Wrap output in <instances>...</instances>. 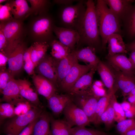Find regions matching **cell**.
Listing matches in <instances>:
<instances>
[{"label": "cell", "mask_w": 135, "mask_h": 135, "mask_svg": "<svg viewBox=\"0 0 135 135\" xmlns=\"http://www.w3.org/2000/svg\"><path fill=\"white\" fill-rule=\"evenodd\" d=\"M96 71V70L92 69L82 76L74 84L68 94L73 95L89 91L93 82V78Z\"/></svg>", "instance_id": "cell-21"}, {"label": "cell", "mask_w": 135, "mask_h": 135, "mask_svg": "<svg viewBox=\"0 0 135 135\" xmlns=\"http://www.w3.org/2000/svg\"><path fill=\"white\" fill-rule=\"evenodd\" d=\"M86 4V12L79 32L80 40L77 45H87L96 51L102 48V42L96 4L92 0H88Z\"/></svg>", "instance_id": "cell-1"}, {"label": "cell", "mask_w": 135, "mask_h": 135, "mask_svg": "<svg viewBox=\"0 0 135 135\" xmlns=\"http://www.w3.org/2000/svg\"><path fill=\"white\" fill-rule=\"evenodd\" d=\"M53 32L58 40L72 51L75 49L76 46L78 44L80 40V34L77 31L55 25Z\"/></svg>", "instance_id": "cell-11"}, {"label": "cell", "mask_w": 135, "mask_h": 135, "mask_svg": "<svg viewBox=\"0 0 135 135\" xmlns=\"http://www.w3.org/2000/svg\"><path fill=\"white\" fill-rule=\"evenodd\" d=\"M31 49L30 46L25 50L23 56L24 68L26 72L29 75H33L34 74L35 68L30 56Z\"/></svg>", "instance_id": "cell-36"}, {"label": "cell", "mask_w": 135, "mask_h": 135, "mask_svg": "<svg viewBox=\"0 0 135 135\" xmlns=\"http://www.w3.org/2000/svg\"><path fill=\"white\" fill-rule=\"evenodd\" d=\"M28 100L19 103L15 107L16 116L24 114L27 113L34 106Z\"/></svg>", "instance_id": "cell-41"}, {"label": "cell", "mask_w": 135, "mask_h": 135, "mask_svg": "<svg viewBox=\"0 0 135 135\" xmlns=\"http://www.w3.org/2000/svg\"><path fill=\"white\" fill-rule=\"evenodd\" d=\"M48 106L53 114L58 116L62 112L64 108L72 100L71 96L68 94H53L47 100Z\"/></svg>", "instance_id": "cell-18"}, {"label": "cell", "mask_w": 135, "mask_h": 135, "mask_svg": "<svg viewBox=\"0 0 135 135\" xmlns=\"http://www.w3.org/2000/svg\"><path fill=\"white\" fill-rule=\"evenodd\" d=\"M71 132L72 135H110L106 132L99 130L78 126L72 128Z\"/></svg>", "instance_id": "cell-35"}, {"label": "cell", "mask_w": 135, "mask_h": 135, "mask_svg": "<svg viewBox=\"0 0 135 135\" xmlns=\"http://www.w3.org/2000/svg\"><path fill=\"white\" fill-rule=\"evenodd\" d=\"M95 49L87 46L75 49L72 51L78 60L88 63L93 69L96 70L98 64L100 60L96 55Z\"/></svg>", "instance_id": "cell-20"}, {"label": "cell", "mask_w": 135, "mask_h": 135, "mask_svg": "<svg viewBox=\"0 0 135 135\" xmlns=\"http://www.w3.org/2000/svg\"><path fill=\"white\" fill-rule=\"evenodd\" d=\"M49 45L51 48L50 55L56 59L60 60L72 52L69 48L56 39L51 42Z\"/></svg>", "instance_id": "cell-31"}, {"label": "cell", "mask_w": 135, "mask_h": 135, "mask_svg": "<svg viewBox=\"0 0 135 135\" xmlns=\"http://www.w3.org/2000/svg\"><path fill=\"white\" fill-rule=\"evenodd\" d=\"M116 92H108L105 95L101 97L96 104L92 123L96 125L100 124V117L106 109L110 102Z\"/></svg>", "instance_id": "cell-27"}, {"label": "cell", "mask_w": 135, "mask_h": 135, "mask_svg": "<svg viewBox=\"0 0 135 135\" xmlns=\"http://www.w3.org/2000/svg\"><path fill=\"white\" fill-rule=\"evenodd\" d=\"M120 104L124 112L128 110L132 106L129 102L126 101H124Z\"/></svg>", "instance_id": "cell-50"}, {"label": "cell", "mask_w": 135, "mask_h": 135, "mask_svg": "<svg viewBox=\"0 0 135 135\" xmlns=\"http://www.w3.org/2000/svg\"><path fill=\"white\" fill-rule=\"evenodd\" d=\"M120 135H135V128L130 130Z\"/></svg>", "instance_id": "cell-52"}, {"label": "cell", "mask_w": 135, "mask_h": 135, "mask_svg": "<svg viewBox=\"0 0 135 135\" xmlns=\"http://www.w3.org/2000/svg\"><path fill=\"white\" fill-rule=\"evenodd\" d=\"M8 1V0H0V4H1V3L5 2H6Z\"/></svg>", "instance_id": "cell-53"}, {"label": "cell", "mask_w": 135, "mask_h": 135, "mask_svg": "<svg viewBox=\"0 0 135 135\" xmlns=\"http://www.w3.org/2000/svg\"><path fill=\"white\" fill-rule=\"evenodd\" d=\"M17 80L21 96L34 105L41 108L38 94L31 87L30 83L26 80L19 79Z\"/></svg>", "instance_id": "cell-24"}, {"label": "cell", "mask_w": 135, "mask_h": 135, "mask_svg": "<svg viewBox=\"0 0 135 135\" xmlns=\"http://www.w3.org/2000/svg\"><path fill=\"white\" fill-rule=\"evenodd\" d=\"M52 135H72L71 128L64 120L55 119L50 115Z\"/></svg>", "instance_id": "cell-29"}, {"label": "cell", "mask_w": 135, "mask_h": 135, "mask_svg": "<svg viewBox=\"0 0 135 135\" xmlns=\"http://www.w3.org/2000/svg\"><path fill=\"white\" fill-rule=\"evenodd\" d=\"M92 69H93L89 64H81L78 62L76 63L61 82L58 88L63 92L68 94L78 80Z\"/></svg>", "instance_id": "cell-9"}, {"label": "cell", "mask_w": 135, "mask_h": 135, "mask_svg": "<svg viewBox=\"0 0 135 135\" xmlns=\"http://www.w3.org/2000/svg\"><path fill=\"white\" fill-rule=\"evenodd\" d=\"M131 52L128 58L134 68L135 69V50Z\"/></svg>", "instance_id": "cell-49"}, {"label": "cell", "mask_w": 135, "mask_h": 135, "mask_svg": "<svg viewBox=\"0 0 135 135\" xmlns=\"http://www.w3.org/2000/svg\"><path fill=\"white\" fill-rule=\"evenodd\" d=\"M33 82L38 93L47 100L56 93L57 88L48 79L39 74H34L32 76Z\"/></svg>", "instance_id": "cell-15"}, {"label": "cell", "mask_w": 135, "mask_h": 135, "mask_svg": "<svg viewBox=\"0 0 135 135\" xmlns=\"http://www.w3.org/2000/svg\"><path fill=\"white\" fill-rule=\"evenodd\" d=\"M6 41L2 52L8 58L18 46L24 41L27 37L26 26L24 21L14 18L4 22H0Z\"/></svg>", "instance_id": "cell-4"}, {"label": "cell", "mask_w": 135, "mask_h": 135, "mask_svg": "<svg viewBox=\"0 0 135 135\" xmlns=\"http://www.w3.org/2000/svg\"><path fill=\"white\" fill-rule=\"evenodd\" d=\"M43 111L42 108L35 106L26 114L12 118L5 124L4 132L7 134L18 135L30 123L39 118Z\"/></svg>", "instance_id": "cell-6"}, {"label": "cell", "mask_w": 135, "mask_h": 135, "mask_svg": "<svg viewBox=\"0 0 135 135\" xmlns=\"http://www.w3.org/2000/svg\"><path fill=\"white\" fill-rule=\"evenodd\" d=\"M7 135H10V134H7Z\"/></svg>", "instance_id": "cell-54"}, {"label": "cell", "mask_w": 135, "mask_h": 135, "mask_svg": "<svg viewBox=\"0 0 135 135\" xmlns=\"http://www.w3.org/2000/svg\"><path fill=\"white\" fill-rule=\"evenodd\" d=\"M31 5L32 11L31 16H36L48 13L50 5L48 0H28Z\"/></svg>", "instance_id": "cell-32"}, {"label": "cell", "mask_w": 135, "mask_h": 135, "mask_svg": "<svg viewBox=\"0 0 135 135\" xmlns=\"http://www.w3.org/2000/svg\"><path fill=\"white\" fill-rule=\"evenodd\" d=\"M14 18L24 21L32 14L30 7L26 0L8 1Z\"/></svg>", "instance_id": "cell-22"}, {"label": "cell", "mask_w": 135, "mask_h": 135, "mask_svg": "<svg viewBox=\"0 0 135 135\" xmlns=\"http://www.w3.org/2000/svg\"><path fill=\"white\" fill-rule=\"evenodd\" d=\"M53 58L58 88L72 67L75 64L78 62V60L72 51L67 56L62 59L56 60Z\"/></svg>", "instance_id": "cell-12"}, {"label": "cell", "mask_w": 135, "mask_h": 135, "mask_svg": "<svg viewBox=\"0 0 135 135\" xmlns=\"http://www.w3.org/2000/svg\"><path fill=\"white\" fill-rule=\"evenodd\" d=\"M26 26L27 37L35 42H46L49 44L55 39L53 35L54 22L48 13L32 16Z\"/></svg>", "instance_id": "cell-2"}, {"label": "cell", "mask_w": 135, "mask_h": 135, "mask_svg": "<svg viewBox=\"0 0 135 135\" xmlns=\"http://www.w3.org/2000/svg\"><path fill=\"white\" fill-rule=\"evenodd\" d=\"M96 7L102 48L105 49L109 37L114 34H120V20L108 7L104 0H97Z\"/></svg>", "instance_id": "cell-3"}, {"label": "cell", "mask_w": 135, "mask_h": 135, "mask_svg": "<svg viewBox=\"0 0 135 135\" xmlns=\"http://www.w3.org/2000/svg\"><path fill=\"white\" fill-rule=\"evenodd\" d=\"M97 71L104 85L108 89V92H116L114 88L115 76L113 68L108 63L100 60L97 66Z\"/></svg>", "instance_id": "cell-17"}, {"label": "cell", "mask_w": 135, "mask_h": 135, "mask_svg": "<svg viewBox=\"0 0 135 135\" xmlns=\"http://www.w3.org/2000/svg\"><path fill=\"white\" fill-rule=\"evenodd\" d=\"M36 68L38 74L48 79L58 88V80L53 65V58L51 55L46 54Z\"/></svg>", "instance_id": "cell-16"}, {"label": "cell", "mask_w": 135, "mask_h": 135, "mask_svg": "<svg viewBox=\"0 0 135 135\" xmlns=\"http://www.w3.org/2000/svg\"><path fill=\"white\" fill-rule=\"evenodd\" d=\"M116 100L115 94L112 96L108 105L100 119V124L104 123L105 128L108 130L112 126L115 120V110L114 104Z\"/></svg>", "instance_id": "cell-30"}, {"label": "cell", "mask_w": 135, "mask_h": 135, "mask_svg": "<svg viewBox=\"0 0 135 135\" xmlns=\"http://www.w3.org/2000/svg\"><path fill=\"white\" fill-rule=\"evenodd\" d=\"M14 78L8 70H6V69H0V91L1 94L8 82Z\"/></svg>", "instance_id": "cell-40"}, {"label": "cell", "mask_w": 135, "mask_h": 135, "mask_svg": "<svg viewBox=\"0 0 135 135\" xmlns=\"http://www.w3.org/2000/svg\"><path fill=\"white\" fill-rule=\"evenodd\" d=\"M2 94L3 96L0 99V102L9 103L14 106L27 100L20 95L17 80L14 78L8 82Z\"/></svg>", "instance_id": "cell-14"}, {"label": "cell", "mask_w": 135, "mask_h": 135, "mask_svg": "<svg viewBox=\"0 0 135 135\" xmlns=\"http://www.w3.org/2000/svg\"><path fill=\"white\" fill-rule=\"evenodd\" d=\"M71 95L72 102L83 111L90 122L92 123L96 106L100 98L93 95L89 90L84 93Z\"/></svg>", "instance_id": "cell-8"}, {"label": "cell", "mask_w": 135, "mask_h": 135, "mask_svg": "<svg viewBox=\"0 0 135 135\" xmlns=\"http://www.w3.org/2000/svg\"><path fill=\"white\" fill-rule=\"evenodd\" d=\"M106 59L108 64L114 70L135 74V69L125 54L108 55Z\"/></svg>", "instance_id": "cell-19"}, {"label": "cell", "mask_w": 135, "mask_h": 135, "mask_svg": "<svg viewBox=\"0 0 135 135\" xmlns=\"http://www.w3.org/2000/svg\"><path fill=\"white\" fill-rule=\"evenodd\" d=\"M39 118L30 123L18 135H32L34 126Z\"/></svg>", "instance_id": "cell-43"}, {"label": "cell", "mask_w": 135, "mask_h": 135, "mask_svg": "<svg viewBox=\"0 0 135 135\" xmlns=\"http://www.w3.org/2000/svg\"><path fill=\"white\" fill-rule=\"evenodd\" d=\"M123 20L128 36L132 38H135V3Z\"/></svg>", "instance_id": "cell-33"}, {"label": "cell", "mask_w": 135, "mask_h": 135, "mask_svg": "<svg viewBox=\"0 0 135 135\" xmlns=\"http://www.w3.org/2000/svg\"><path fill=\"white\" fill-rule=\"evenodd\" d=\"M8 1L4 5L0 4V22H6L14 18Z\"/></svg>", "instance_id": "cell-38"}, {"label": "cell", "mask_w": 135, "mask_h": 135, "mask_svg": "<svg viewBox=\"0 0 135 135\" xmlns=\"http://www.w3.org/2000/svg\"><path fill=\"white\" fill-rule=\"evenodd\" d=\"M104 85L102 81L96 80L93 82L90 89V92L95 96L100 98L105 95V93L103 86Z\"/></svg>", "instance_id": "cell-39"}, {"label": "cell", "mask_w": 135, "mask_h": 135, "mask_svg": "<svg viewBox=\"0 0 135 135\" xmlns=\"http://www.w3.org/2000/svg\"><path fill=\"white\" fill-rule=\"evenodd\" d=\"M116 130L120 134L135 128V119H125L118 122Z\"/></svg>", "instance_id": "cell-37"}, {"label": "cell", "mask_w": 135, "mask_h": 135, "mask_svg": "<svg viewBox=\"0 0 135 135\" xmlns=\"http://www.w3.org/2000/svg\"><path fill=\"white\" fill-rule=\"evenodd\" d=\"M14 109V106L10 104L7 102L0 104V124L5 119L8 118H12L16 116Z\"/></svg>", "instance_id": "cell-34"}, {"label": "cell", "mask_w": 135, "mask_h": 135, "mask_svg": "<svg viewBox=\"0 0 135 135\" xmlns=\"http://www.w3.org/2000/svg\"><path fill=\"white\" fill-rule=\"evenodd\" d=\"M113 68L115 76L114 88L120 90L123 96L125 98L135 86V74Z\"/></svg>", "instance_id": "cell-10"}, {"label": "cell", "mask_w": 135, "mask_h": 135, "mask_svg": "<svg viewBox=\"0 0 135 135\" xmlns=\"http://www.w3.org/2000/svg\"><path fill=\"white\" fill-rule=\"evenodd\" d=\"M115 110V120L118 122L126 119V118L125 112L123 110L120 104L117 102L116 100L114 104Z\"/></svg>", "instance_id": "cell-42"}, {"label": "cell", "mask_w": 135, "mask_h": 135, "mask_svg": "<svg viewBox=\"0 0 135 135\" xmlns=\"http://www.w3.org/2000/svg\"><path fill=\"white\" fill-rule=\"evenodd\" d=\"M108 6L120 20L124 18L133 5L132 0H104Z\"/></svg>", "instance_id": "cell-23"}, {"label": "cell", "mask_w": 135, "mask_h": 135, "mask_svg": "<svg viewBox=\"0 0 135 135\" xmlns=\"http://www.w3.org/2000/svg\"><path fill=\"white\" fill-rule=\"evenodd\" d=\"M50 115L43 111L33 129L32 135H52L50 128Z\"/></svg>", "instance_id": "cell-26"}, {"label": "cell", "mask_w": 135, "mask_h": 135, "mask_svg": "<svg viewBox=\"0 0 135 135\" xmlns=\"http://www.w3.org/2000/svg\"><path fill=\"white\" fill-rule=\"evenodd\" d=\"M84 1L79 0L76 4L63 6L59 18L62 27L74 30L79 33L86 10Z\"/></svg>", "instance_id": "cell-5"}, {"label": "cell", "mask_w": 135, "mask_h": 135, "mask_svg": "<svg viewBox=\"0 0 135 135\" xmlns=\"http://www.w3.org/2000/svg\"><path fill=\"white\" fill-rule=\"evenodd\" d=\"M126 117L130 118H134L135 117V106H132L128 110L125 112Z\"/></svg>", "instance_id": "cell-48"}, {"label": "cell", "mask_w": 135, "mask_h": 135, "mask_svg": "<svg viewBox=\"0 0 135 135\" xmlns=\"http://www.w3.org/2000/svg\"><path fill=\"white\" fill-rule=\"evenodd\" d=\"M126 47L128 51L135 50V40L131 42L126 44Z\"/></svg>", "instance_id": "cell-51"}, {"label": "cell", "mask_w": 135, "mask_h": 135, "mask_svg": "<svg viewBox=\"0 0 135 135\" xmlns=\"http://www.w3.org/2000/svg\"><path fill=\"white\" fill-rule=\"evenodd\" d=\"M108 53L111 56L127 53L126 44L124 43L120 34H113L108 38L107 42Z\"/></svg>", "instance_id": "cell-25"}, {"label": "cell", "mask_w": 135, "mask_h": 135, "mask_svg": "<svg viewBox=\"0 0 135 135\" xmlns=\"http://www.w3.org/2000/svg\"><path fill=\"white\" fill-rule=\"evenodd\" d=\"M74 0H53L54 3L59 5L66 6L72 4L73 3L76 1Z\"/></svg>", "instance_id": "cell-46"}, {"label": "cell", "mask_w": 135, "mask_h": 135, "mask_svg": "<svg viewBox=\"0 0 135 135\" xmlns=\"http://www.w3.org/2000/svg\"><path fill=\"white\" fill-rule=\"evenodd\" d=\"M127 96L128 102L135 106V86Z\"/></svg>", "instance_id": "cell-47"}, {"label": "cell", "mask_w": 135, "mask_h": 135, "mask_svg": "<svg viewBox=\"0 0 135 135\" xmlns=\"http://www.w3.org/2000/svg\"><path fill=\"white\" fill-rule=\"evenodd\" d=\"M6 41L5 36L2 28H0V50L2 52L6 45Z\"/></svg>", "instance_id": "cell-44"}, {"label": "cell", "mask_w": 135, "mask_h": 135, "mask_svg": "<svg viewBox=\"0 0 135 135\" xmlns=\"http://www.w3.org/2000/svg\"><path fill=\"white\" fill-rule=\"evenodd\" d=\"M27 48L26 43L24 41L18 46L8 58V70L14 77L24 67V55Z\"/></svg>", "instance_id": "cell-13"}, {"label": "cell", "mask_w": 135, "mask_h": 135, "mask_svg": "<svg viewBox=\"0 0 135 135\" xmlns=\"http://www.w3.org/2000/svg\"><path fill=\"white\" fill-rule=\"evenodd\" d=\"M62 113L64 120L71 127L74 126L85 127L90 123L88 116L72 101L66 106Z\"/></svg>", "instance_id": "cell-7"}, {"label": "cell", "mask_w": 135, "mask_h": 135, "mask_svg": "<svg viewBox=\"0 0 135 135\" xmlns=\"http://www.w3.org/2000/svg\"><path fill=\"white\" fill-rule=\"evenodd\" d=\"M49 45L46 42H35L31 46L30 57L35 68L46 54Z\"/></svg>", "instance_id": "cell-28"}, {"label": "cell", "mask_w": 135, "mask_h": 135, "mask_svg": "<svg viewBox=\"0 0 135 135\" xmlns=\"http://www.w3.org/2000/svg\"><path fill=\"white\" fill-rule=\"evenodd\" d=\"M8 60V58L3 52H0V69H4Z\"/></svg>", "instance_id": "cell-45"}]
</instances>
